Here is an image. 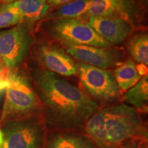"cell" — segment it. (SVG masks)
Masks as SVG:
<instances>
[{"mask_svg":"<svg viewBox=\"0 0 148 148\" xmlns=\"http://www.w3.org/2000/svg\"><path fill=\"white\" fill-rule=\"evenodd\" d=\"M31 80L47 130L83 131L99 108L82 90L53 72L38 66L32 70Z\"/></svg>","mask_w":148,"mask_h":148,"instance_id":"6da1fadb","label":"cell"},{"mask_svg":"<svg viewBox=\"0 0 148 148\" xmlns=\"http://www.w3.org/2000/svg\"><path fill=\"white\" fill-rule=\"evenodd\" d=\"M83 132L99 148H117L130 141L147 142L148 138L141 113L123 102L99 107L86 122Z\"/></svg>","mask_w":148,"mask_h":148,"instance_id":"7a4b0ae2","label":"cell"},{"mask_svg":"<svg viewBox=\"0 0 148 148\" xmlns=\"http://www.w3.org/2000/svg\"><path fill=\"white\" fill-rule=\"evenodd\" d=\"M37 116H42V106L31 78L16 70H10L0 112V128L7 122Z\"/></svg>","mask_w":148,"mask_h":148,"instance_id":"3957f363","label":"cell"},{"mask_svg":"<svg viewBox=\"0 0 148 148\" xmlns=\"http://www.w3.org/2000/svg\"><path fill=\"white\" fill-rule=\"evenodd\" d=\"M42 29L48 38L66 49L77 45L110 47L112 44L97 34L88 23L78 18L45 20Z\"/></svg>","mask_w":148,"mask_h":148,"instance_id":"277c9868","label":"cell"},{"mask_svg":"<svg viewBox=\"0 0 148 148\" xmlns=\"http://www.w3.org/2000/svg\"><path fill=\"white\" fill-rule=\"evenodd\" d=\"M76 70L79 88L99 107L121 102L123 93L110 71L80 62Z\"/></svg>","mask_w":148,"mask_h":148,"instance_id":"5b68a950","label":"cell"},{"mask_svg":"<svg viewBox=\"0 0 148 148\" xmlns=\"http://www.w3.org/2000/svg\"><path fill=\"white\" fill-rule=\"evenodd\" d=\"M1 130V148H41L47 132L42 116L7 122Z\"/></svg>","mask_w":148,"mask_h":148,"instance_id":"8992f818","label":"cell"},{"mask_svg":"<svg viewBox=\"0 0 148 148\" xmlns=\"http://www.w3.org/2000/svg\"><path fill=\"white\" fill-rule=\"evenodd\" d=\"M30 24L23 22L0 32V59L9 71L23 62L34 42Z\"/></svg>","mask_w":148,"mask_h":148,"instance_id":"52a82bcc","label":"cell"},{"mask_svg":"<svg viewBox=\"0 0 148 148\" xmlns=\"http://www.w3.org/2000/svg\"><path fill=\"white\" fill-rule=\"evenodd\" d=\"M34 56L42 69L62 77L76 75V62L56 44H38L34 47Z\"/></svg>","mask_w":148,"mask_h":148,"instance_id":"ba28073f","label":"cell"},{"mask_svg":"<svg viewBox=\"0 0 148 148\" xmlns=\"http://www.w3.org/2000/svg\"><path fill=\"white\" fill-rule=\"evenodd\" d=\"M66 52L80 62L103 69L115 68L123 62L122 52L112 47L77 45L66 49Z\"/></svg>","mask_w":148,"mask_h":148,"instance_id":"9c48e42d","label":"cell"},{"mask_svg":"<svg viewBox=\"0 0 148 148\" xmlns=\"http://www.w3.org/2000/svg\"><path fill=\"white\" fill-rule=\"evenodd\" d=\"M88 24L111 44L121 43L134 31L130 21L121 16H89Z\"/></svg>","mask_w":148,"mask_h":148,"instance_id":"30bf717a","label":"cell"},{"mask_svg":"<svg viewBox=\"0 0 148 148\" xmlns=\"http://www.w3.org/2000/svg\"><path fill=\"white\" fill-rule=\"evenodd\" d=\"M41 148H99L83 131L47 130Z\"/></svg>","mask_w":148,"mask_h":148,"instance_id":"8fae6325","label":"cell"},{"mask_svg":"<svg viewBox=\"0 0 148 148\" xmlns=\"http://www.w3.org/2000/svg\"><path fill=\"white\" fill-rule=\"evenodd\" d=\"M22 16L24 22L32 23L45 17L49 9L47 0H16L6 4Z\"/></svg>","mask_w":148,"mask_h":148,"instance_id":"7c38bea8","label":"cell"},{"mask_svg":"<svg viewBox=\"0 0 148 148\" xmlns=\"http://www.w3.org/2000/svg\"><path fill=\"white\" fill-rule=\"evenodd\" d=\"M121 102L132 107L140 113H147L148 75H144L132 88L125 92Z\"/></svg>","mask_w":148,"mask_h":148,"instance_id":"4fadbf2b","label":"cell"},{"mask_svg":"<svg viewBox=\"0 0 148 148\" xmlns=\"http://www.w3.org/2000/svg\"><path fill=\"white\" fill-rule=\"evenodd\" d=\"M87 14L95 16H121L129 19L125 0H90Z\"/></svg>","mask_w":148,"mask_h":148,"instance_id":"5bb4252c","label":"cell"},{"mask_svg":"<svg viewBox=\"0 0 148 148\" xmlns=\"http://www.w3.org/2000/svg\"><path fill=\"white\" fill-rule=\"evenodd\" d=\"M112 73L122 93L134 86L141 78L138 66L130 58L116 66Z\"/></svg>","mask_w":148,"mask_h":148,"instance_id":"9a60e30c","label":"cell"},{"mask_svg":"<svg viewBox=\"0 0 148 148\" xmlns=\"http://www.w3.org/2000/svg\"><path fill=\"white\" fill-rule=\"evenodd\" d=\"M90 0H73L60 6L45 16V20L52 18H78L87 14Z\"/></svg>","mask_w":148,"mask_h":148,"instance_id":"2e32d148","label":"cell"},{"mask_svg":"<svg viewBox=\"0 0 148 148\" xmlns=\"http://www.w3.org/2000/svg\"><path fill=\"white\" fill-rule=\"evenodd\" d=\"M127 50L132 60L143 65L148 64V35L147 32H138L130 38Z\"/></svg>","mask_w":148,"mask_h":148,"instance_id":"e0dca14e","label":"cell"},{"mask_svg":"<svg viewBox=\"0 0 148 148\" xmlns=\"http://www.w3.org/2000/svg\"><path fill=\"white\" fill-rule=\"evenodd\" d=\"M23 22V18L14 9L6 5L0 8V29L14 26Z\"/></svg>","mask_w":148,"mask_h":148,"instance_id":"ac0fdd59","label":"cell"},{"mask_svg":"<svg viewBox=\"0 0 148 148\" xmlns=\"http://www.w3.org/2000/svg\"><path fill=\"white\" fill-rule=\"evenodd\" d=\"M9 71L2 61L0 60V92H4L5 88L8 86Z\"/></svg>","mask_w":148,"mask_h":148,"instance_id":"d6986e66","label":"cell"},{"mask_svg":"<svg viewBox=\"0 0 148 148\" xmlns=\"http://www.w3.org/2000/svg\"><path fill=\"white\" fill-rule=\"evenodd\" d=\"M117 148H147V142L134 140L123 143Z\"/></svg>","mask_w":148,"mask_h":148,"instance_id":"ffe728a7","label":"cell"},{"mask_svg":"<svg viewBox=\"0 0 148 148\" xmlns=\"http://www.w3.org/2000/svg\"><path fill=\"white\" fill-rule=\"evenodd\" d=\"M71 1H73V0H47V3L49 7L51 5L54 8H57L61 5L70 2Z\"/></svg>","mask_w":148,"mask_h":148,"instance_id":"44dd1931","label":"cell"},{"mask_svg":"<svg viewBox=\"0 0 148 148\" xmlns=\"http://www.w3.org/2000/svg\"><path fill=\"white\" fill-rule=\"evenodd\" d=\"M15 1H16V0H0V3H3V4L6 5L8 4V3L14 2Z\"/></svg>","mask_w":148,"mask_h":148,"instance_id":"7402d4cb","label":"cell"},{"mask_svg":"<svg viewBox=\"0 0 148 148\" xmlns=\"http://www.w3.org/2000/svg\"><path fill=\"white\" fill-rule=\"evenodd\" d=\"M2 143H3V133L1 128H0V148L1 147Z\"/></svg>","mask_w":148,"mask_h":148,"instance_id":"603a6c76","label":"cell"},{"mask_svg":"<svg viewBox=\"0 0 148 148\" xmlns=\"http://www.w3.org/2000/svg\"><path fill=\"white\" fill-rule=\"evenodd\" d=\"M3 93V92H0V97H1V95H2V94Z\"/></svg>","mask_w":148,"mask_h":148,"instance_id":"cb8c5ba5","label":"cell"}]
</instances>
